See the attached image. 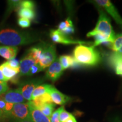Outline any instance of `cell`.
Instances as JSON below:
<instances>
[{"mask_svg": "<svg viewBox=\"0 0 122 122\" xmlns=\"http://www.w3.org/2000/svg\"><path fill=\"white\" fill-rule=\"evenodd\" d=\"M44 70L41 68V67L39 65V63H36L30 69V72H29V74L28 76H31L33 75L37 74V73H39L40 72V71Z\"/></svg>", "mask_w": 122, "mask_h": 122, "instance_id": "cell-27", "label": "cell"}, {"mask_svg": "<svg viewBox=\"0 0 122 122\" xmlns=\"http://www.w3.org/2000/svg\"><path fill=\"white\" fill-rule=\"evenodd\" d=\"M36 62L32 58L26 54L20 61L19 76H28L30 69Z\"/></svg>", "mask_w": 122, "mask_h": 122, "instance_id": "cell-13", "label": "cell"}, {"mask_svg": "<svg viewBox=\"0 0 122 122\" xmlns=\"http://www.w3.org/2000/svg\"><path fill=\"white\" fill-rule=\"evenodd\" d=\"M64 109V107L62 106L61 107L55 110L53 114H51V117H50V119L51 122H61L59 120V114Z\"/></svg>", "mask_w": 122, "mask_h": 122, "instance_id": "cell-23", "label": "cell"}, {"mask_svg": "<svg viewBox=\"0 0 122 122\" xmlns=\"http://www.w3.org/2000/svg\"><path fill=\"white\" fill-rule=\"evenodd\" d=\"M6 63L11 68H14V69H18V68H19L20 62L18 59L13 58L10 59V60H7L6 61Z\"/></svg>", "mask_w": 122, "mask_h": 122, "instance_id": "cell-28", "label": "cell"}, {"mask_svg": "<svg viewBox=\"0 0 122 122\" xmlns=\"http://www.w3.org/2000/svg\"><path fill=\"white\" fill-rule=\"evenodd\" d=\"M51 85L46 84H41L37 86L33 92L31 100L42 95L45 93L48 92L49 89H50Z\"/></svg>", "mask_w": 122, "mask_h": 122, "instance_id": "cell-18", "label": "cell"}, {"mask_svg": "<svg viewBox=\"0 0 122 122\" xmlns=\"http://www.w3.org/2000/svg\"><path fill=\"white\" fill-rule=\"evenodd\" d=\"M18 15L20 18L28 20H33L36 18V13L32 9L20 8L18 10Z\"/></svg>", "mask_w": 122, "mask_h": 122, "instance_id": "cell-17", "label": "cell"}, {"mask_svg": "<svg viewBox=\"0 0 122 122\" xmlns=\"http://www.w3.org/2000/svg\"><path fill=\"white\" fill-rule=\"evenodd\" d=\"M72 114L66 111L64 109L59 114V120H60L61 122H64Z\"/></svg>", "mask_w": 122, "mask_h": 122, "instance_id": "cell-29", "label": "cell"}, {"mask_svg": "<svg viewBox=\"0 0 122 122\" xmlns=\"http://www.w3.org/2000/svg\"><path fill=\"white\" fill-rule=\"evenodd\" d=\"M48 93L51 96L53 102L57 105H63L70 101V98L57 90L53 85H51Z\"/></svg>", "mask_w": 122, "mask_h": 122, "instance_id": "cell-12", "label": "cell"}, {"mask_svg": "<svg viewBox=\"0 0 122 122\" xmlns=\"http://www.w3.org/2000/svg\"><path fill=\"white\" fill-rule=\"evenodd\" d=\"M18 51L17 47L0 45V56L7 60L15 58Z\"/></svg>", "mask_w": 122, "mask_h": 122, "instance_id": "cell-15", "label": "cell"}, {"mask_svg": "<svg viewBox=\"0 0 122 122\" xmlns=\"http://www.w3.org/2000/svg\"><path fill=\"white\" fill-rule=\"evenodd\" d=\"M99 18L93 30L87 33L88 37H93L96 35H101L106 38L111 44L113 43L115 37V33L111 25L110 19L102 9L99 10Z\"/></svg>", "mask_w": 122, "mask_h": 122, "instance_id": "cell-3", "label": "cell"}, {"mask_svg": "<svg viewBox=\"0 0 122 122\" xmlns=\"http://www.w3.org/2000/svg\"><path fill=\"white\" fill-rule=\"evenodd\" d=\"M8 6L6 12V16L9 15L13 10L15 9H18L21 1H8Z\"/></svg>", "mask_w": 122, "mask_h": 122, "instance_id": "cell-21", "label": "cell"}, {"mask_svg": "<svg viewBox=\"0 0 122 122\" xmlns=\"http://www.w3.org/2000/svg\"><path fill=\"white\" fill-rule=\"evenodd\" d=\"M63 71L59 59H56L48 67L46 71L45 78L52 81L53 82L56 81L62 75Z\"/></svg>", "mask_w": 122, "mask_h": 122, "instance_id": "cell-8", "label": "cell"}, {"mask_svg": "<svg viewBox=\"0 0 122 122\" xmlns=\"http://www.w3.org/2000/svg\"><path fill=\"white\" fill-rule=\"evenodd\" d=\"M59 61L63 70H67L70 67L69 56L65 55V56H61L59 58Z\"/></svg>", "mask_w": 122, "mask_h": 122, "instance_id": "cell-22", "label": "cell"}, {"mask_svg": "<svg viewBox=\"0 0 122 122\" xmlns=\"http://www.w3.org/2000/svg\"><path fill=\"white\" fill-rule=\"evenodd\" d=\"M95 2L99 6L103 7L106 11L113 18L117 23H118L122 28V18L111 1L108 0H97L95 1Z\"/></svg>", "mask_w": 122, "mask_h": 122, "instance_id": "cell-9", "label": "cell"}, {"mask_svg": "<svg viewBox=\"0 0 122 122\" xmlns=\"http://www.w3.org/2000/svg\"><path fill=\"white\" fill-rule=\"evenodd\" d=\"M36 34L11 28L0 30V45L9 46L28 45L39 40Z\"/></svg>", "mask_w": 122, "mask_h": 122, "instance_id": "cell-1", "label": "cell"}, {"mask_svg": "<svg viewBox=\"0 0 122 122\" xmlns=\"http://www.w3.org/2000/svg\"><path fill=\"white\" fill-rule=\"evenodd\" d=\"M6 118H10L15 121L30 119V106L29 102L14 104L11 110L7 114Z\"/></svg>", "mask_w": 122, "mask_h": 122, "instance_id": "cell-4", "label": "cell"}, {"mask_svg": "<svg viewBox=\"0 0 122 122\" xmlns=\"http://www.w3.org/2000/svg\"><path fill=\"white\" fill-rule=\"evenodd\" d=\"M54 105L53 103H46L41 107L39 110L41 111L42 114H44L45 116L50 118L51 114L54 112Z\"/></svg>", "mask_w": 122, "mask_h": 122, "instance_id": "cell-20", "label": "cell"}, {"mask_svg": "<svg viewBox=\"0 0 122 122\" xmlns=\"http://www.w3.org/2000/svg\"><path fill=\"white\" fill-rule=\"evenodd\" d=\"M45 79L37 78L32 80H26L19 83V89L21 94L25 101H31L32 94L35 88L43 83Z\"/></svg>", "mask_w": 122, "mask_h": 122, "instance_id": "cell-6", "label": "cell"}, {"mask_svg": "<svg viewBox=\"0 0 122 122\" xmlns=\"http://www.w3.org/2000/svg\"><path fill=\"white\" fill-rule=\"evenodd\" d=\"M35 7V4L34 2L32 1H28V0H25V1H21L20 3L19 9L24 8V9H32L33 10Z\"/></svg>", "mask_w": 122, "mask_h": 122, "instance_id": "cell-24", "label": "cell"}, {"mask_svg": "<svg viewBox=\"0 0 122 122\" xmlns=\"http://www.w3.org/2000/svg\"><path fill=\"white\" fill-rule=\"evenodd\" d=\"M0 97L6 102L13 104L24 103L25 102L18 88L15 89H9L4 94L0 95Z\"/></svg>", "mask_w": 122, "mask_h": 122, "instance_id": "cell-10", "label": "cell"}, {"mask_svg": "<svg viewBox=\"0 0 122 122\" xmlns=\"http://www.w3.org/2000/svg\"><path fill=\"white\" fill-rule=\"evenodd\" d=\"M0 81H4V82H6L5 80V79L4 75L2 74V71L0 70Z\"/></svg>", "mask_w": 122, "mask_h": 122, "instance_id": "cell-34", "label": "cell"}, {"mask_svg": "<svg viewBox=\"0 0 122 122\" xmlns=\"http://www.w3.org/2000/svg\"><path fill=\"white\" fill-rule=\"evenodd\" d=\"M56 59V47L53 44L43 42V49L39 64L42 69L48 67Z\"/></svg>", "mask_w": 122, "mask_h": 122, "instance_id": "cell-5", "label": "cell"}, {"mask_svg": "<svg viewBox=\"0 0 122 122\" xmlns=\"http://www.w3.org/2000/svg\"><path fill=\"white\" fill-rule=\"evenodd\" d=\"M72 26H74L72 20H71L70 18H68L64 22H62L60 23V24L58 25V30H59V31H62L64 29L67 28V27Z\"/></svg>", "mask_w": 122, "mask_h": 122, "instance_id": "cell-25", "label": "cell"}, {"mask_svg": "<svg viewBox=\"0 0 122 122\" xmlns=\"http://www.w3.org/2000/svg\"><path fill=\"white\" fill-rule=\"evenodd\" d=\"M112 122H122V121L119 118H116L115 119H114Z\"/></svg>", "mask_w": 122, "mask_h": 122, "instance_id": "cell-36", "label": "cell"}, {"mask_svg": "<svg viewBox=\"0 0 122 122\" xmlns=\"http://www.w3.org/2000/svg\"><path fill=\"white\" fill-rule=\"evenodd\" d=\"M0 70L2 71L6 82L9 80L10 81L19 74V68L14 69V68H11L7 65L6 62L0 65Z\"/></svg>", "mask_w": 122, "mask_h": 122, "instance_id": "cell-16", "label": "cell"}, {"mask_svg": "<svg viewBox=\"0 0 122 122\" xmlns=\"http://www.w3.org/2000/svg\"><path fill=\"white\" fill-rule=\"evenodd\" d=\"M50 37L51 38L53 42H56V43L64 44V45H71V44L83 45V44H90V43H91V42L74 40L69 39L67 37V36H66V35L63 34L61 31H59L58 30H50Z\"/></svg>", "mask_w": 122, "mask_h": 122, "instance_id": "cell-7", "label": "cell"}, {"mask_svg": "<svg viewBox=\"0 0 122 122\" xmlns=\"http://www.w3.org/2000/svg\"><path fill=\"white\" fill-rule=\"evenodd\" d=\"M111 49L114 52L122 54V34L116 35Z\"/></svg>", "mask_w": 122, "mask_h": 122, "instance_id": "cell-19", "label": "cell"}, {"mask_svg": "<svg viewBox=\"0 0 122 122\" xmlns=\"http://www.w3.org/2000/svg\"><path fill=\"white\" fill-rule=\"evenodd\" d=\"M61 32L63 33V34L66 35V36H68V35H72L74 33L75 29H74V26L67 27V28L64 29L62 31H61Z\"/></svg>", "mask_w": 122, "mask_h": 122, "instance_id": "cell-32", "label": "cell"}, {"mask_svg": "<svg viewBox=\"0 0 122 122\" xmlns=\"http://www.w3.org/2000/svg\"><path fill=\"white\" fill-rule=\"evenodd\" d=\"M15 122H33L30 119H28L22 120H18V121H15Z\"/></svg>", "mask_w": 122, "mask_h": 122, "instance_id": "cell-35", "label": "cell"}, {"mask_svg": "<svg viewBox=\"0 0 122 122\" xmlns=\"http://www.w3.org/2000/svg\"><path fill=\"white\" fill-rule=\"evenodd\" d=\"M107 62L115 74L122 76V54L116 52L110 53L108 56Z\"/></svg>", "mask_w": 122, "mask_h": 122, "instance_id": "cell-11", "label": "cell"}, {"mask_svg": "<svg viewBox=\"0 0 122 122\" xmlns=\"http://www.w3.org/2000/svg\"><path fill=\"white\" fill-rule=\"evenodd\" d=\"M74 58L79 64L85 66H95L101 60L100 53L94 47L79 45L74 50Z\"/></svg>", "mask_w": 122, "mask_h": 122, "instance_id": "cell-2", "label": "cell"}, {"mask_svg": "<svg viewBox=\"0 0 122 122\" xmlns=\"http://www.w3.org/2000/svg\"><path fill=\"white\" fill-rule=\"evenodd\" d=\"M18 24L20 27L23 28H28L30 25V21L25 18H20L18 20Z\"/></svg>", "mask_w": 122, "mask_h": 122, "instance_id": "cell-26", "label": "cell"}, {"mask_svg": "<svg viewBox=\"0 0 122 122\" xmlns=\"http://www.w3.org/2000/svg\"><path fill=\"white\" fill-rule=\"evenodd\" d=\"M6 103V102L0 97V117H4L5 112Z\"/></svg>", "mask_w": 122, "mask_h": 122, "instance_id": "cell-31", "label": "cell"}, {"mask_svg": "<svg viewBox=\"0 0 122 122\" xmlns=\"http://www.w3.org/2000/svg\"><path fill=\"white\" fill-rule=\"evenodd\" d=\"M64 122H77L76 119L72 115H71Z\"/></svg>", "mask_w": 122, "mask_h": 122, "instance_id": "cell-33", "label": "cell"}, {"mask_svg": "<svg viewBox=\"0 0 122 122\" xmlns=\"http://www.w3.org/2000/svg\"><path fill=\"white\" fill-rule=\"evenodd\" d=\"M9 90V86L7 82L0 81V95L4 94Z\"/></svg>", "mask_w": 122, "mask_h": 122, "instance_id": "cell-30", "label": "cell"}, {"mask_svg": "<svg viewBox=\"0 0 122 122\" xmlns=\"http://www.w3.org/2000/svg\"><path fill=\"white\" fill-rule=\"evenodd\" d=\"M30 119L33 122H51L50 118L42 114V112L40 110L34 107L30 104Z\"/></svg>", "mask_w": 122, "mask_h": 122, "instance_id": "cell-14", "label": "cell"}]
</instances>
